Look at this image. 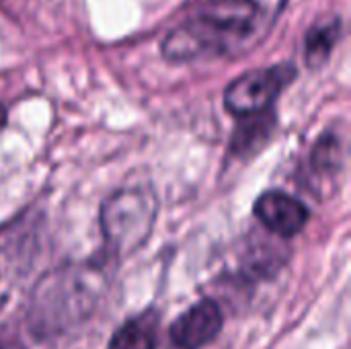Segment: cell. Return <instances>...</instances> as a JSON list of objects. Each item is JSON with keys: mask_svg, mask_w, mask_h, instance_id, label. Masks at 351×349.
Returning <instances> with one entry per match:
<instances>
[{"mask_svg": "<svg viewBox=\"0 0 351 349\" xmlns=\"http://www.w3.org/2000/svg\"><path fill=\"white\" fill-rule=\"evenodd\" d=\"M286 0H206L162 39L175 64L234 58L257 47L276 25Z\"/></svg>", "mask_w": 351, "mask_h": 349, "instance_id": "6da1fadb", "label": "cell"}, {"mask_svg": "<svg viewBox=\"0 0 351 349\" xmlns=\"http://www.w3.org/2000/svg\"><path fill=\"white\" fill-rule=\"evenodd\" d=\"M99 294V278L95 272H53L35 288L29 313L31 327L41 335L66 331L90 315Z\"/></svg>", "mask_w": 351, "mask_h": 349, "instance_id": "7a4b0ae2", "label": "cell"}, {"mask_svg": "<svg viewBox=\"0 0 351 349\" xmlns=\"http://www.w3.org/2000/svg\"><path fill=\"white\" fill-rule=\"evenodd\" d=\"M156 220V197L148 187H125L101 208V232L111 253L128 257L150 237Z\"/></svg>", "mask_w": 351, "mask_h": 349, "instance_id": "3957f363", "label": "cell"}, {"mask_svg": "<svg viewBox=\"0 0 351 349\" xmlns=\"http://www.w3.org/2000/svg\"><path fill=\"white\" fill-rule=\"evenodd\" d=\"M294 76L296 70L292 64L247 72L230 82L224 93V105L237 117L265 113Z\"/></svg>", "mask_w": 351, "mask_h": 349, "instance_id": "277c9868", "label": "cell"}, {"mask_svg": "<svg viewBox=\"0 0 351 349\" xmlns=\"http://www.w3.org/2000/svg\"><path fill=\"white\" fill-rule=\"evenodd\" d=\"M222 331V311L212 298L195 302L171 325V341L177 349H202Z\"/></svg>", "mask_w": 351, "mask_h": 349, "instance_id": "5b68a950", "label": "cell"}, {"mask_svg": "<svg viewBox=\"0 0 351 349\" xmlns=\"http://www.w3.org/2000/svg\"><path fill=\"white\" fill-rule=\"evenodd\" d=\"M257 220L274 234L296 237L308 222V208L284 191H265L255 204Z\"/></svg>", "mask_w": 351, "mask_h": 349, "instance_id": "8992f818", "label": "cell"}, {"mask_svg": "<svg viewBox=\"0 0 351 349\" xmlns=\"http://www.w3.org/2000/svg\"><path fill=\"white\" fill-rule=\"evenodd\" d=\"M158 346V315L152 311L130 319L123 327H119L109 349H156Z\"/></svg>", "mask_w": 351, "mask_h": 349, "instance_id": "52a82bcc", "label": "cell"}, {"mask_svg": "<svg viewBox=\"0 0 351 349\" xmlns=\"http://www.w3.org/2000/svg\"><path fill=\"white\" fill-rule=\"evenodd\" d=\"M339 35H341V23L337 16L329 19L325 23H317L308 31V35H306V62L311 68H319L331 58V51L335 49Z\"/></svg>", "mask_w": 351, "mask_h": 349, "instance_id": "ba28073f", "label": "cell"}, {"mask_svg": "<svg viewBox=\"0 0 351 349\" xmlns=\"http://www.w3.org/2000/svg\"><path fill=\"white\" fill-rule=\"evenodd\" d=\"M249 119L241 130L234 132V138H232V146L230 150L234 154H247V152H253L257 150L269 136L271 132V121L267 119V115L263 113H257V115H249L245 117Z\"/></svg>", "mask_w": 351, "mask_h": 349, "instance_id": "9c48e42d", "label": "cell"}, {"mask_svg": "<svg viewBox=\"0 0 351 349\" xmlns=\"http://www.w3.org/2000/svg\"><path fill=\"white\" fill-rule=\"evenodd\" d=\"M313 167L319 173H335L343 163V144L337 134H325L313 148Z\"/></svg>", "mask_w": 351, "mask_h": 349, "instance_id": "30bf717a", "label": "cell"}, {"mask_svg": "<svg viewBox=\"0 0 351 349\" xmlns=\"http://www.w3.org/2000/svg\"><path fill=\"white\" fill-rule=\"evenodd\" d=\"M0 349H2V348H0Z\"/></svg>", "mask_w": 351, "mask_h": 349, "instance_id": "8fae6325", "label": "cell"}]
</instances>
